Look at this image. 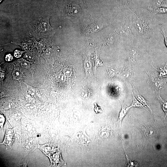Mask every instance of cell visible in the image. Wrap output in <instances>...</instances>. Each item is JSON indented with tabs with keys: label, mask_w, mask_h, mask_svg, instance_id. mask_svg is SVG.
Listing matches in <instances>:
<instances>
[{
	"label": "cell",
	"mask_w": 167,
	"mask_h": 167,
	"mask_svg": "<svg viewBox=\"0 0 167 167\" xmlns=\"http://www.w3.org/2000/svg\"><path fill=\"white\" fill-rule=\"evenodd\" d=\"M54 145L47 143L42 145H38V148L49 158L51 166H57L64 164L58 148H54Z\"/></svg>",
	"instance_id": "1"
},
{
	"label": "cell",
	"mask_w": 167,
	"mask_h": 167,
	"mask_svg": "<svg viewBox=\"0 0 167 167\" xmlns=\"http://www.w3.org/2000/svg\"><path fill=\"white\" fill-rule=\"evenodd\" d=\"M134 19V25L139 33L143 35H150L152 29L148 20L137 13L135 14Z\"/></svg>",
	"instance_id": "2"
},
{
	"label": "cell",
	"mask_w": 167,
	"mask_h": 167,
	"mask_svg": "<svg viewBox=\"0 0 167 167\" xmlns=\"http://www.w3.org/2000/svg\"><path fill=\"white\" fill-rule=\"evenodd\" d=\"M64 16L73 22L76 21L80 14V8L77 5H68L64 11Z\"/></svg>",
	"instance_id": "3"
},
{
	"label": "cell",
	"mask_w": 167,
	"mask_h": 167,
	"mask_svg": "<svg viewBox=\"0 0 167 167\" xmlns=\"http://www.w3.org/2000/svg\"><path fill=\"white\" fill-rule=\"evenodd\" d=\"M89 24L86 25V31L87 30L88 33L98 31L107 25L101 17H96L94 19H90Z\"/></svg>",
	"instance_id": "4"
},
{
	"label": "cell",
	"mask_w": 167,
	"mask_h": 167,
	"mask_svg": "<svg viewBox=\"0 0 167 167\" xmlns=\"http://www.w3.org/2000/svg\"><path fill=\"white\" fill-rule=\"evenodd\" d=\"M14 129H8L6 130L3 141L0 144H4L6 148H11L14 141Z\"/></svg>",
	"instance_id": "5"
},
{
	"label": "cell",
	"mask_w": 167,
	"mask_h": 167,
	"mask_svg": "<svg viewBox=\"0 0 167 167\" xmlns=\"http://www.w3.org/2000/svg\"><path fill=\"white\" fill-rule=\"evenodd\" d=\"M133 92L131 90L132 94L134 96L136 99L144 106H147L150 110H151L150 105L148 102L139 93L138 90L135 89L133 86Z\"/></svg>",
	"instance_id": "6"
},
{
	"label": "cell",
	"mask_w": 167,
	"mask_h": 167,
	"mask_svg": "<svg viewBox=\"0 0 167 167\" xmlns=\"http://www.w3.org/2000/svg\"><path fill=\"white\" fill-rule=\"evenodd\" d=\"M122 105V109L119 113V117L117 123L121 126V123L124 116L126 114L127 112L131 106H128L125 105L120 100Z\"/></svg>",
	"instance_id": "7"
},
{
	"label": "cell",
	"mask_w": 167,
	"mask_h": 167,
	"mask_svg": "<svg viewBox=\"0 0 167 167\" xmlns=\"http://www.w3.org/2000/svg\"><path fill=\"white\" fill-rule=\"evenodd\" d=\"M149 9L152 13L154 14L167 13V7H156L151 6Z\"/></svg>",
	"instance_id": "8"
},
{
	"label": "cell",
	"mask_w": 167,
	"mask_h": 167,
	"mask_svg": "<svg viewBox=\"0 0 167 167\" xmlns=\"http://www.w3.org/2000/svg\"><path fill=\"white\" fill-rule=\"evenodd\" d=\"M120 5L123 7L131 8L132 7V0H118Z\"/></svg>",
	"instance_id": "9"
},
{
	"label": "cell",
	"mask_w": 167,
	"mask_h": 167,
	"mask_svg": "<svg viewBox=\"0 0 167 167\" xmlns=\"http://www.w3.org/2000/svg\"><path fill=\"white\" fill-rule=\"evenodd\" d=\"M157 98L159 100L163 111L165 113V117L167 116V101H165L161 98L160 95L157 96Z\"/></svg>",
	"instance_id": "10"
},
{
	"label": "cell",
	"mask_w": 167,
	"mask_h": 167,
	"mask_svg": "<svg viewBox=\"0 0 167 167\" xmlns=\"http://www.w3.org/2000/svg\"><path fill=\"white\" fill-rule=\"evenodd\" d=\"M126 166L129 167H137L138 166V163L132 160L129 158L126 154Z\"/></svg>",
	"instance_id": "11"
},
{
	"label": "cell",
	"mask_w": 167,
	"mask_h": 167,
	"mask_svg": "<svg viewBox=\"0 0 167 167\" xmlns=\"http://www.w3.org/2000/svg\"><path fill=\"white\" fill-rule=\"evenodd\" d=\"M143 106L144 105L138 101L133 95L132 102L131 105V107H135L144 108Z\"/></svg>",
	"instance_id": "12"
},
{
	"label": "cell",
	"mask_w": 167,
	"mask_h": 167,
	"mask_svg": "<svg viewBox=\"0 0 167 167\" xmlns=\"http://www.w3.org/2000/svg\"><path fill=\"white\" fill-rule=\"evenodd\" d=\"M158 71H159L160 77H163L167 76V67L166 66L159 68Z\"/></svg>",
	"instance_id": "13"
},
{
	"label": "cell",
	"mask_w": 167,
	"mask_h": 167,
	"mask_svg": "<svg viewBox=\"0 0 167 167\" xmlns=\"http://www.w3.org/2000/svg\"><path fill=\"white\" fill-rule=\"evenodd\" d=\"M159 26L161 33L163 35L165 40V44L167 48V35L165 32L164 27L163 24H159Z\"/></svg>",
	"instance_id": "14"
},
{
	"label": "cell",
	"mask_w": 167,
	"mask_h": 167,
	"mask_svg": "<svg viewBox=\"0 0 167 167\" xmlns=\"http://www.w3.org/2000/svg\"><path fill=\"white\" fill-rule=\"evenodd\" d=\"M13 75L14 78L17 79H20L22 77L21 72L18 70H15L14 71Z\"/></svg>",
	"instance_id": "15"
},
{
	"label": "cell",
	"mask_w": 167,
	"mask_h": 167,
	"mask_svg": "<svg viewBox=\"0 0 167 167\" xmlns=\"http://www.w3.org/2000/svg\"><path fill=\"white\" fill-rule=\"evenodd\" d=\"M84 67L86 72L89 70H91L92 67L91 62L88 60H85L84 64Z\"/></svg>",
	"instance_id": "16"
},
{
	"label": "cell",
	"mask_w": 167,
	"mask_h": 167,
	"mask_svg": "<svg viewBox=\"0 0 167 167\" xmlns=\"http://www.w3.org/2000/svg\"><path fill=\"white\" fill-rule=\"evenodd\" d=\"M5 118L3 115L0 114V126L2 131L3 132V126L5 122Z\"/></svg>",
	"instance_id": "17"
},
{
	"label": "cell",
	"mask_w": 167,
	"mask_h": 167,
	"mask_svg": "<svg viewBox=\"0 0 167 167\" xmlns=\"http://www.w3.org/2000/svg\"><path fill=\"white\" fill-rule=\"evenodd\" d=\"M21 65L23 67L26 68L29 67V62L24 60H23L21 61Z\"/></svg>",
	"instance_id": "18"
},
{
	"label": "cell",
	"mask_w": 167,
	"mask_h": 167,
	"mask_svg": "<svg viewBox=\"0 0 167 167\" xmlns=\"http://www.w3.org/2000/svg\"><path fill=\"white\" fill-rule=\"evenodd\" d=\"M22 54V52L16 50L14 52V55L15 57L18 58L20 57L21 56Z\"/></svg>",
	"instance_id": "19"
},
{
	"label": "cell",
	"mask_w": 167,
	"mask_h": 167,
	"mask_svg": "<svg viewBox=\"0 0 167 167\" xmlns=\"http://www.w3.org/2000/svg\"><path fill=\"white\" fill-rule=\"evenodd\" d=\"M5 59L7 61H10L12 59L13 56L11 54H8L6 55Z\"/></svg>",
	"instance_id": "20"
},
{
	"label": "cell",
	"mask_w": 167,
	"mask_h": 167,
	"mask_svg": "<svg viewBox=\"0 0 167 167\" xmlns=\"http://www.w3.org/2000/svg\"></svg>",
	"instance_id": "21"
}]
</instances>
